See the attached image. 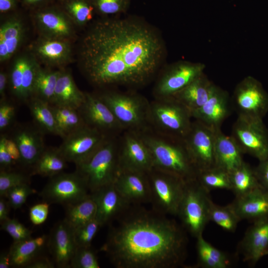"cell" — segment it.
<instances>
[{"mask_svg":"<svg viewBox=\"0 0 268 268\" xmlns=\"http://www.w3.org/2000/svg\"><path fill=\"white\" fill-rule=\"evenodd\" d=\"M167 48L161 32L135 16L104 18L92 23L78 49L79 69L93 86L142 88L165 65Z\"/></svg>","mask_w":268,"mask_h":268,"instance_id":"obj_1","label":"cell"},{"mask_svg":"<svg viewBox=\"0 0 268 268\" xmlns=\"http://www.w3.org/2000/svg\"><path fill=\"white\" fill-rule=\"evenodd\" d=\"M115 220L101 250L118 268H175L187 254L186 230L174 219L131 205Z\"/></svg>","mask_w":268,"mask_h":268,"instance_id":"obj_2","label":"cell"},{"mask_svg":"<svg viewBox=\"0 0 268 268\" xmlns=\"http://www.w3.org/2000/svg\"><path fill=\"white\" fill-rule=\"evenodd\" d=\"M137 134L150 151L153 168L185 182L196 178L198 170L184 139L164 135L151 129Z\"/></svg>","mask_w":268,"mask_h":268,"instance_id":"obj_3","label":"cell"},{"mask_svg":"<svg viewBox=\"0 0 268 268\" xmlns=\"http://www.w3.org/2000/svg\"><path fill=\"white\" fill-rule=\"evenodd\" d=\"M110 109L125 131L139 133L151 129L150 102L133 92L106 89L97 93Z\"/></svg>","mask_w":268,"mask_h":268,"instance_id":"obj_4","label":"cell"},{"mask_svg":"<svg viewBox=\"0 0 268 268\" xmlns=\"http://www.w3.org/2000/svg\"><path fill=\"white\" fill-rule=\"evenodd\" d=\"M75 166L90 193L114 184L120 171L119 135L108 136L89 159Z\"/></svg>","mask_w":268,"mask_h":268,"instance_id":"obj_5","label":"cell"},{"mask_svg":"<svg viewBox=\"0 0 268 268\" xmlns=\"http://www.w3.org/2000/svg\"><path fill=\"white\" fill-rule=\"evenodd\" d=\"M150 124L155 132L184 139L192 126L190 111L173 97L150 102Z\"/></svg>","mask_w":268,"mask_h":268,"instance_id":"obj_6","label":"cell"},{"mask_svg":"<svg viewBox=\"0 0 268 268\" xmlns=\"http://www.w3.org/2000/svg\"><path fill=\"white\" fill-rule=\"evenodd\" d=\"M211 200L209 192L196 179L186 182L177 216L185 230L193 237L197 238L202 234L210 221Z\"/></svg>","mask_w":268,"mask_h":268,"instance_id":"obj_7","label":"cell"},{"mask_svg":"<svg viewBox=\"0 0 268 268\" xmlns=\"http://www.w3.org/2000/svg\"><path fill=\"white\" fill-rule=\"evenodd\" d=\"M152 209L165 215L177 216L186 182L169 173L152 169L147 173Z\"/></svg>","mask_w":268,"mask_h":268,"instance_id":"obj_8","label":"cell"},{"mask_svg":"<svg viewBox=\"0 0 268 268\" xmlns=\"http://www.w3.org/2000/svg\"><path fill=\"white\" fill-rule=\"evenodd\" d=\"M205 65L179 61L164 65L156 78L152 89L154 99L171 97L204 72Z\"/></svg>","mask_w":268,"mask_h":268,"instance_id":"obj_9","label":"cell"},{"mask_svg":"<svg viewBox=\"0 0 268 268\" xmlns=\"http://www.w3.org/2000/svg\"><path fill=\"white\" fill-rule=\"evenodd\" d=\"M231 102L239 117L263 119L268 112V94L261 82L252 76L237 84Z\"/></svg>","mask_w":268,"mask_h":268,"instance_id":"obj_10","label":"cell"},{"mask_svg":"<svg viewBox=\"0 0 268 268\" xmlns=\"http://www.w3.org/2000/svg\"><path fill=\"white\" fill-rule=\"evenodd\" d=\"M231 136L243 154L259 161L268 156V130L263 119L238 116Z\"/></svg>","mask_w":268,"mask_h":268,"instance_id":"obj_11","label":"cell"},{"mask_svg":"<svg viewBox=\"0 0 268 268\" xmlns=\"http://www.w3.org/2000/svg\"><path fill=\"white\" fill-rule=\"evenodd\" d=\"M88 191L85 180L77 172H63L50 178L40 195L44 201L67 206L86 198Z\"/></svg>","mask_w":268,"mask_h":268,"instance_id":"obj_12","label":"cell"},{"mask_svg":"<svg viewBox=\"0 0 268 268\" xmlns=\"http://www.w3.org/2000/svg\"><path fill=\"white\" fill-rule=\"evenodd\" d=\"M108 136L85 125L63 138L58 149L67 162L77 166L89 159Z\"/></svg>","mask_w":268,"mask_h":268,"instance_id":"obj_13","label":"cell"},{"mask_svg":"<svg viewBox=\"0 0 268 268\" xmlns=\"http://www.w3.org/2000/svg\"><path fill=\"white\" fill-rule=\"evenodd\" d=\"M32 17L40 36L71 41L75 25L61 6L48 4L33 10Z\"/></svg>","mask_w":268,"mask_h":268,"instance_id":"obj_14","label":"cell"},{"mask_svg":"<svg viewBox=\"0 0 268 268\" xmlns=\"http://www.w3.org/2000/svg\"><path fill=\"white\" fill-rule=\"evenodd\" d=\"M216 131L195 120L192 122L190 130L184 138L198 171L215 166Z\"/></svg>","mask_w":268,"mask_h":268,"instance_id":"obj_15","label":"cell"},{"mask_svg":"<svg viewBox=\"0 0 268 268\" xmlns=\"http://www.w3.org/2000/svg\"><path fill=\"white\" fill-rule=\"evenodd\" d=\"M120 170L147 173L153 168L150 151L136 133L124 131L119 135Z\"/></svg>","mask_w":268,"mask_h":268,"instance_id":"obj_16","label":"cell"},{"mask_svg":"<svg viewBox=\"0 0 268 268\" xmlns=\"http://www.w3.org/2000/svg\"><path fill=\"white\" fill-rule=\"evenodd\" d=\"M78 110L85 125L107 135H120L125 131L97 93L85 92L84 102Z\"/></svg>","mask_w":268,"mask_h":268,"instance_id":"obj_17","label":"cell"},{"mask_svg":"<svg viewBox=\"0 0 268 268\" xmlns=\"http://www.w3.org/2000/svg\"><path fill=\"white\" fill-rule=\"evenodd\" d=\"M232 110L228 92L215 84L206 102L191 114L195 120L216 131L221 129L222 123Z\"/></svg>","mask_w":268,"mask_h":268,"instance_id":"obj_18","label":"cell"},{"mask_svg":"<svg viewBox=\"0 0 268 268\" xmlns=\"http://www.w3.org/2000/svg\"><path fill=\"white\" fill-rule=\"evenodd\" d=\"M70 42L40 36L30 46V53L47 67L63 68L72 58Z\"/></svg>","mask_w":268,"mask_h":268,"instance_id":"obj_19","label":"cell"},{"mask_svg":"<svg viewBox=\"0 0 268 268\" xmlns=\"http://www.w3.org/2000/svg\"><path fill=\"white\" fill-rule=\"evenodd\" d=\"M44 134L33 123L16 126L11 137L17 144L21 155L20 163L31 166L36 163L45 148Z\"/></svg>","mask_w":268,"mask_h":268,"instance_id":"obj_20","label":"cell"},{"mask_svg":"<svg viewBox=\"0 0 268 268\" xmlns=\"http://www.w3.org/2000/svg\"><path fill=\"white\" fill-rule=\"evenodd\" d=\"M114 185L130 204L150 203L151 192L147 173L120 170Z\"/></svg>","mask_w":268,"mask_h":268,"instance_id":"obj_21","label":"cell"},{"mask_svg":"<svg viewBox=\"0 0 268 268\" xmlns=\"http://www.w3.org/2000/svg\"><path fill=\"white\" fill-rule=\"evenodd\" d=\"M96 207L95 219L101 226L117 219L131 205L114 184L91 193Z\"/></svg>","mask_w":268,"mask_h":268,"instance_id":"obj_22","label":"cell"},{"mask_svg":"<svg viewBox=\"0 0 268 268\" xmlns=\"http://www.w3.org/2000/svg\"><path fill=\"white\" fill-rule=\"evenodd\" d=\"M268 249V218L251 225L239 242L237 251L244 262L255 265Z\"/></svg>","mask_w":268,"mask_h":268,"instance_id":"obj_23","label":"cell"},{"mask_svg":"<svg viewBox=\"0 0 268 268\" xmlns=\"http://www.w3.org/2000/svg\"><path fill=\"white\" fill-rule=\"evenodd\" d=\"M48 242L57 266L70 267L77 246L74 240L73 230L64 219L55 225Z\"/></svg>","mask_w":268,"mask_h":268,"instance_id":"obj_24","label":"cell"},{"mask_svg":"<svg viewBox=\"0 0 268 268\" xmlns=\"http://www.w3.org/2000/svg\"><path fill=\"white\" fill-rule=\"evenodd\" d=\"M26 27L18 13L7 16L0 25V62L10 59L19 50L25 38Z\"/></svg>","mask_w":268,"mask_h":268,"instance_id":"obj_25","label":"cell"},{"mask_svg":"<svg viewBox=\"0 0 268 268\" xmlns=\"http://www.w3.org/2000/svg\"><path fill=\"white\" fill-rule=\"evenodd\" d=\"M239 219L255 222L268 218V191L258 188L230 203Z\"/></svg>","mask_w":268,"mask_h":268,"instance_id":"obj_26","label":"cell"},{"mask_svg":"<svg viewBox=\"0 0 268 268\" xmlns=\"http://www.w3.org/2000/svg\"><path fill=\"white\" fill-rule=\"evenodd\" d=\"M215 84L203 72L172 96L191 112L201 107L208 100Z\"/></svg>","mask_w":268,"mask_h":268,"instance_id":"obj_27","label":"cell"},{"mask_svg":"<svg viewBox=\"0 0 268 268\" xmlns=\"http://www.w3.org/2000/svg\"><path fill=\"white\" fill-rule=\"evenodd\" d=\"M243 153L231 137L222 133L221 129L216 132L215 143V165L229 174L244 161Z\"/></svg>","mask_w":268,"mask_h":268,"instance_id":"obj_28","label":"cell"},{"mask_svg":"<svg viewBox=\"0 0 268 268\" xmlns=\"http://www.w3.org/2000/svg\"><path fill=\"white\" fill-rule=\"evenodd\" d=\"M85 99V92L76 85L69 71L60 68L53 105L66 106L78 109Z\"/></svg>","mask_w":268,"mask_h":268,"instance_id":"obj_29","label":"cell"},{"mask_svg":"<svg viewBox=\"0 0 268 268\" xmlns=\"http://www.w3.org/2000/svg\"><path fill=\"white\" fill-rule=\"evenodd\" d=\"M47 242L45 235L14 241L8 251L11 267H25L39 256Z\"/></svg>","mask_w":268,"mask_h":268,"instance_id":"obj_30","label":"cell"},{"mask_svg":"<svg viewBox=\"0 0 268 268\" xmlns=\"http://www.w3.org/2000/svg\"><path fill=\"white\" fill-rule=\"evenodd\" d=\"M33 123L44 134H52L62 137L51 104L35 97L27 102Z\"/></svg>","mask_w":268,"mask_h":268,"instance_id":"obj_31","label":"cell"},{"mask_svg":"<svg viewBox=\"0 0 268 268\" xmlns=\"http://www.w3.org/2000/svg\"><path fill=\"white\" fill-rule=\"evenodd\" d=\"M197 267L202 268H227L230 260L228 254L216 248L203 238L202 234L197 238Z\"/></svg>","mask_w":268,"mask_h":268,"instance_id":"obj_32","label":"cell"},{"mask_svg":"<svg viewBox=\"0 0 268 268\" xmlns=\"http://www.w3.org/2000/svg\"><path fill=\"white\" fill-rule=\"evenodd\" d=\"M67 162L58 147H46L32 167L31 174L51 178L63 172L67 167Z\"/></svg>","mask_w":268,"mask_h":268,"instance_id":"obj_33","label":"cell"},{"mask_svg":"<svg viewBox=\"0 0 268 268\" xmlns=\"http://www.w3.org/2000/svg\"><path fill=\"white\" fill-rule=\"evenodd\" d=\"M231 189L235 197H240L262 187L254 168L246 162L230 173Z\"/></svg>","mask_w":268,"mask_h":268,"instance_id":"obj_34","label":"cell"},{"mask_svg":"<svg viewBox=\"0 0 268 268\" xmlns=\"http://www.w3.org/2000/svg\"><path fill=\"white\" fill-rule=\"evenodd\" d=\"M60 71V69L53 70L49 67H42L40 65L35 77L32 97L53 105Z\"/></svg>","mask_w":268,"mask_h":268,"instance_id":"obj_35","label":"cell"},{"mask_svg":"<svg viewBox=\"0 0 268 268\" xmlns=\"http://www.w3.org/2000/svg\"><path fill=\"white\" fill-rule=\"evenodd\" d=\"M64 220L73 229L95 218L96 207L90 193L83 200L66 206Z\"/></svg>","mask_w":268,"mask_h":268,"instance_id":"obj_36","label":"cell"},{"mask_svg":"<svg viewBox=\"0 0 268 268\" xmlns=\"http://www.w3.org/2000/svg\"><path fill=\"white\" fill-rule=\"evenodd\" d=\"M51 107L62 138L85 125L78 109L57 105Z\"/></svg>","mask_w":268,"mask_h":268,"instance_id":"obj_37","label":"cell"},{"mask_svg":"<svg viewBox=\"0 0 268 268\" xmlns=\"http://www.w3.org/2000/svg\"><path fill=\"white\" fill-rule=\"evenodd\" d=\"M61 6L74 24L80 27L87 25L95 12L90 0H65Z\"/></svg>","mask_w":268,"mask_h":268,"instance_id":"obj_38","label":"cell"},{"mask_svg":"<svg viewBox=\"0 0 268 268\" xmlns=\"http://www.w3.org/2000/svg\"><path fill=\"white\" fill-rule=\"evenodd\" d=\"M196 179L209 192L216 189H231L230 174L216 166L198 171Z\"/></svg>","mask_w":268,"mask_h":268,"instance_id":"obj_39","label":"cell"},{"mask_svg":"<svg viewBox=\"0 0 268 268\" xmlns=\"http://www.w3.org/2000/svg\"><path fill=\"white\" fill-rule=\"evenodd\" d=\"M210 221H212L223 229L228 232L235 231L238 223L241 221L230 203L221 206L210 202L209 209Z\"/></svg>","mask_w":268,"mask_h":268,"instance_id":"obj_40","label":"cell"},{"mask_svg":"<svg viewBox=\"0 0 268 268\" xmlns=\"http://www.w3.org/2000/svg\"><path fill=\"white\" fill-rule=\"evenodd\" d=\"M26 54L15 58L8 72V87L11 93L18 100H22L23 73L25 66Z\"/></svg>","mask_w":268,"mask_h":268,"instance_id":"obj_41","label":"cell"},{"mask_svg":"<svg viewBox=\"0 0 268 268\" xmlns=\"http://www.w3.org/2000/svg\"><path fill=\"white\" fill-rule=\"evenodd\" d=\"M96 13L101 16L118 15L127 11L130 0H90Z\"/></svg>","mask_w":268,"mask_h":268,"instance_id":"obj_42","label":"cell"},{"mask_svg":"<svg viewBox=\"0 0 268 268\" xmlns=\"http://www.w3.org/2000/svg\"><path fill=\"white\" fill-rule=\"evenodd\" d=\"M70 267L73 268H99L96 253L88 247H77L71 261Z\"/></svg>","mask_w":268,"mask_h":268,"instance_id":"obj_43","label":"cell"},{"mask_svg":"<svg viewBox=\"0 0 268 268\" xmlns=\"http://www.w3.org/2000/svg\"><path fill=\"white\" fill-rule=\"evenodd\" d=\"M101 227L95 218L74 229L73 235L77 246H91L92 240Z\"/></svg>","mask_w":268,"mask_h":268,"instance_id":"obj_44","label":"cell"},{"mask_svg":"<svg viewBox=\"0 0 268 268\" xmlns=\"http://www.w3.org/2000/svg\"><path fill=\"white\" fill-rule=\"evenodd\" d=\"M29 178L26 174L10 170L0 171V196L4 197L11 188L23 184H29Z\"/></svg>","mask_w":268,"mask_h":268,"instance_id":"obj_45","label":"cell"},{"mask_svg":"<svg viewBox=\"0 0 268 268\" xmlns=\"http://www.w3.org/2000/svg\"><path fill=\"white\" fill-rule=\"evenodd\" d=\"M35 193V191L26 183L11 188L4 197L7 199L11 207L17 209L25 203L29 196Z\"/></svg>","mask_w":268,"mask_h":268,"instance_id":"obj_46","label":"cell"},{"mask_svg":"<svg viewBox=\"0 0 268 268\" xmlns=\"http://www.w3.org/2000/svg\"><path fill=\"white\" fill-rule=\"evenodd\" d=\"M1 223V229L7 233L14 241L31 238L32 231L15 218H9Z\"/></svg>","mask_w":268,"mask_h":268,"instance_id":"obj_47","label":"cell"},{"mask_svg":"<svg viewBox=\"0 0 268 268\" xmlns=\"http://www.w3.org/2000/svg\"><path fill=\"white\" fill-rule=\"evenodd\" d=\"M16 115L15 106L5 99L0 101V131L3 132L13 124Z\"/></svg>","mask_w":268,"mask_h":268,"instance_id":"obj_48","label":"cell"},{"mask_svg":"<svg viewBox=\"0 0 268 268\" xmlns=\"http://www.w3.org/2000/svg\"><path fill=\"white\" fill-rule=\"evenodd\" d=\"M50 203L48 202L37 203L29 209V218L35 225L43 223L47 219L49 212Z\"/></svg>","mask_w":268,"mask_h":268,"instance_id":"obj_49","label":"cell"},{"mask_svg":"<svg viewBox=\"0 0 268 268\" xmlns=\"http://www.w3.org/2000/svg\"><path fill=\"white\" fill-rule=\"evenodd\" d=\"M254 170L261 186L268 191V156L259 161Z\"/></svg>","mask_w":268,"mask_h":268,"instance_id":"obj_50","label":"cell"},{"mask_svg":"<svg viewBox=\"0 0 268 268\" xmlns=\"http://www.w3.org/2000/svg\"><path fill=\"white\" fill-rule=\"evenodd\" d=\"M16 162L7 151L4 143L3 135L0 138V170H10L12 166Z\"/></svg>","mask_w":268,"mask_h":268,"instance_id":"obj_51","label":"cell"},{"mask_svg":"<svg viewBox=\"0 0 268 268\" xmlns=\"http://www.w3.org/2000/svg\"><path fill=\"white\" fill-rule=\"evenodd\" d=\"M3 135L4 143L7 151L16 163H20L21 155L16 142L10 137Z\"/></svg>","mask_w":268,"mask_h":268,"instance_id":"obj_52","label":"cell"},{"mask_svg":"<svg viewBox=\"0 0 268 268\" xmlns=\"http://www.w3.org/2000/svg\"><path fill=\"white\" fill-rule=\"evenodd\" d=\"M55 263L46 257L38 256L28 265L27 268H53Z\"/></svg>","mask_w":268,"mask_h":268,"instance_id":"obj_53","label":"cell"},{"mask_svg":"<svg viewBox=\"0 0 268 268\" xmlns=\"http://www.w3.org/2000/svg\"><path fill=\"white\" fill-rule=\"evenodd\" d=\"M18 0H0V12L7 13L15 11L17 7Z\"/></svg>","mask_w":268,"mask_h":268,"instance_id":"obj_54","label":"cell"},{"mask_svg":"<svg viewBox=\"0 0 268 268\" xmlns=\"http://www.w3.org/2000/svg\"><path fill=\"white\" fill-rule=\"evenodd\" d=\"M52 0H22V5L27 8L35 9L48 4Z\"/></svg>","mask_w":268,"mask_h":268,"instance_id":"obj_55","label":"cell"},{"mask_svg":"<svg viewBox=\"0 0 268 268\" xmlns=\"http://www.w3.org/2000/svg\"><path fill=\"white\" fill-rule=\"evenodd\" d=\"M5 197H0V223L9 218L8 215L11 207L7 200Z\"/></svg>","mask_w":268,"mask_h":268,"instance_id":"obj_56","label":"cell"},{"mask_svg":"<svg viewBox=\"0 0 268 268\" xmlns=\"http://www.w3.org/2000/svg\"><path fill=\"white\" fill-rule=\"evenodd\" d=\"M9 85L8 72L3 70L0 72V100L5 99V91Z\"/></svg>","mask_w":268,"mask_h":268,"instance_id":"obj_57","label":"cell"},{"mask_svg":"<svg viewBox=\"0 0 268 268\" xmlns=\"http://www.w3.org/2000/svg\"><path fill=\"white\" fill-rule=\"evenodd\" d=\"M11 267L9 252H2L0 256V268H8Z\"/></svg>","mask_w":268,"mask_h":268,"instance_id":"obj_58","label":"cell"},{"mask_svg":"<svg viewBox=\"0 0 268 268\" xmlns=\"http://www.w3.org/2000/svg\"><path fill=\"white\" fill-rule=\"evenodd\" d=\"M265 255H268V249L267 250V251L265 253Z\"/></svg>","mask_w":268,"mask_h":268,"instance_id":"obj_59","label":"cell"},{"mask_svg":"<svg viewBox=\"0 0 268 268\" xmlns=\"http://www.w3.org/2000/svg\"><path fill=\"white\" fill-rule=\"evenodd\" d=\"M60 0L61 2V1H64L65 0Z\"/></svg>","mask_w":268,"mask_h":268,"instance_id":"obj_60","label":"cell"}]
</instances>
